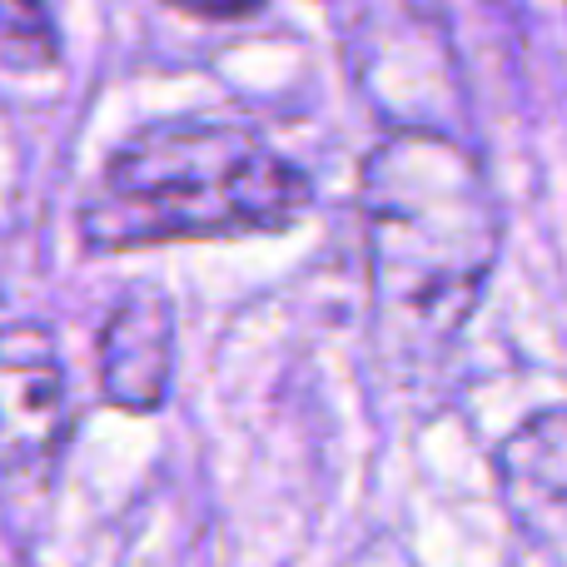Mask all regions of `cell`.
<instances>
[{
    "instance_id": "cell-7",
    "label": "cell",
    "mask_w": 567,
    "mask_h": 567,
    "mask_svg": "<svg viewBox=\"0 0 567 567\" xmlns=\"http://www.w3.org/2000/svg\"><path fill=\"white\" fill-rule=\"evenodd\" d=\"M165 6L185 10V16H199V20H245L255 10H265L269 0H165Z\"/></svg>"
},
{
    "instance_id": "cell-5",
    "label": "cell",
    "mask_w": 567,
    "mask_h": 567,
    "mask_svg": "<svg viewBox=\"0 0 567 567\" xmlns=\"http://www.w3.org/2000/svg\"><path fill=\"white\" fill-rule=\"evenodd\" d=\"M498 493L513 528L533 543L567 533V409L523 419L498 449Z\"/></svg>"
},
{
    "instance_id": "cell-3",
    "label": "cell",
    "mask_w": 567,
    "mask_h": 567,
    "mask_svg": "<svg viewBox=\"0 0 567 567\" xmlns=\"http://www.w3.org/2000/svg\"><path fill=\"white\" fill-rule=\"evenodd\" d=\"M70 423L65 359L40 319L0 323V478L50 473Z\"/></svg>"
},
{
    "instance_id": "cell-6",
    "label": "cell",
    "mask_w": 567,
    "mask_h": 567,
    "mask_svg": "<svg viewBox=\"0 0 567 567\" xmlns=\"http://www.w3.org/2000/svg\"><path fill=\"white\" fill-rule=\"evenodd\" d=\"M0 60L16 70H45L60 60L55 0H0Z\"/></svg>"
},
{
    "instance_id": "cell-4",
    "label": "cell",
    "mask_w": 567,
    "mask_h": 567,
    "mask_svg": "<svg viewBox=\"0 0 567 567\" xmlns=\"http://www.w3.org/2000/svg\"><path fill=\"white\" fill-rule=\"evenodd\" d=\"M100 393L120 413H159L175 379V303L159 284H130L100 323Z\"/></svg>"
},
{
    "instance_id": "cell-1",
    "label": "cell",
    "mask_w": 567,
    "mask_h": 567,
    "mask_svg": "<svg viewBox=\"0 0 567 567\" xmlns=\"http://www.w3.org/2000/svg\"><path fill=\"white\" fill-rule=\"evenodd\" d=\"M373 333L393 369H439L488 293L503 215L478 155L443 130H389L359 165Z\"/></svg>"
},
{
    "instance_id": "cell-2",
    "label": "cell",
    "mask_w": 567,
    "mask_h": 567,
    "mask_svg": "<svg viewBox=\"0 0 567 567\" xmlns=\"http://www.w3.org/2000/svg\"><path fill=\"white\" fill-rule=\"evenodd\" d=\"M313 205V179L265 135L229 120H155L110 150L80 205L95 255L279 235Z\"/></svg>"
}]
</instances>
